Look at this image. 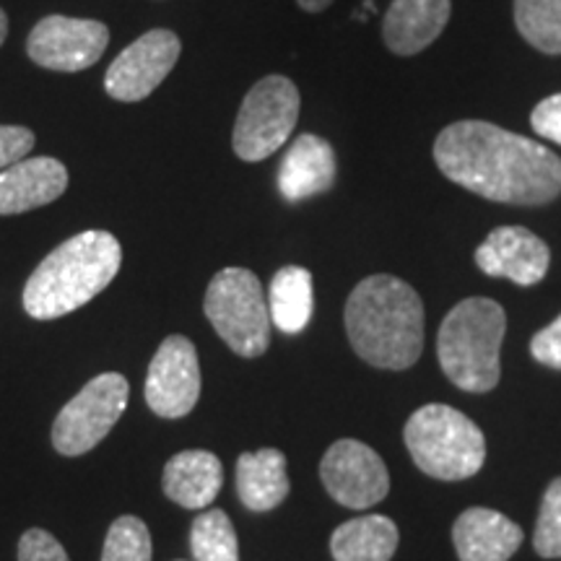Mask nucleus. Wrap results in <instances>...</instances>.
<instances>
[{"label": "nucleus", "instance_id": "obj_1", "mask_svg": "<svg viewBox=\"0 0 561 561\" xmlns=\"http://www.w3.org/2000/svg\"><path fill=\"white\" fill-rule=\"evenodd\" d=\"M447 180L486 201L543 206L561 195V159L549 146L486 121L447 125L434 140Z\"/></svg>", "mask_w": 561, "mask_h": 561}, {"label": "nucleus", "instance_id": "obj_2", "mask_svg": "<svg viewBox=\"0 0 561 561\" xmlns=\"http://www.w3.org/2000/svg\"><path fill=\"white\" fill-rule=\"evenodd\" d=\"M348 343L377 369H409L424 351V305L405 280L377 273L346 301Z\"/></svg>", "mask_w": 561, "mask_h": 561}, {"label": "nucleus", "instance_id": "obj_3", "mask_svg": "<svg viewBox=\"0 0 561 561\" xmlns=\"http://www.w3.org/2000/svg\"><path fill=\"white\" fill-rule=\"evenodd\" d=\"M123 265L115 234L89 229L42 261L24 286V310L34 320H58L107 289Z\"/></svg>", "mask_w": 561, "mask_h": 561}, {"label": "nucleus", "instance_id": "obj_4", "mask_svg": "<svg viewBox=\"0 0 561 561\" xmlns=\"http://www.w3.org/2000/svg\"><path fill=\"white\" fill-rule=\"evenodd\" d=\"M504 331L507 314L494 299L471 297L455 305L437 335V356L447 380L466 392L494 390L502 377Z\"/></svg>", "mask_w": 561, "mask_h": 561}, {"label": "nucleus", "instance_id": "obj_5", "mask_svg": "<svg viewBox=\"0 0 561 561\" xmlns=\"http://www.w3.org/2000/svg\"><path fill=\"white\" fill-rule=\"evenodd\" d=\"M403 439L413 462L439 481L471 479L486 460V442L479 424L445 403H430L413 411Z\"/></svg>", "mask_w": 561, "mask_h": 561}, {"label": "nucleus", "instance_id": "obj_6", "mask_svg": "<svg viewBox=\"0 0 561 561\" xmlns=\"http://www.w3.org/2000/svg\"><path fill=\"white\" fill-rule=\"evenodd\" d=\"M203 312L219 339L244 359L271 346V310L263 284L248 268H224L208 284Z\"/></svg>", "mask_w": 561, "mask_h": 561}, {"label": "nucleus", "instance_id": "obj_7", "mask_svg": "<svg viewBox=\"0 0 561 561\" xmlns=\"http://www.w3.org/2000/svg\"><path fill=\"white\" fill-rule=\"evenodd\" d=\"M299 121V89L286 76H265L248 91L231 146L242 161H263L291 138Z\"/></svg>", "mask_w": 561, "mask_h": 561}, {"label": "nucleus", "instance_id": "obj_8", "mask_svg": "<svg viewBox=\"0 0 561 561\" xmlns=\"http://www.w3.org/2000/svg\"><path fill=\"white\" fill-rule=\"evenodd\" d=\"M130 385L117 371H104L62 405L53 424V447L66 458L94 450L123 416Z\"/></svg>", "mask_w": 561, "mask_h": 561}, {"label": "nucleus", "instance_id": "obj_9", "mask_svg": "<svg viewBox=\"0 0 561 561\" xmlns=\"http://www.w3.org/2000/svg\"><path fill=\"white\" fill-rule=\"evenodd\" d=\"M328 494L348 510H369L390 491V473L380 455L359 439H339L320 462Z\"/></svg>", "mask_w": 561, "mask_h": 561}, {"label": "nucleus", "instance_id": "obj_10", "mask_svg": "<svg viewBox=\"0 0 561 561\" xmlns=\"http://www.w3.org/2000/svg\"><path fill=\"white\" fill-rule=\"evenodd\" d=\"M110 45V30L94 19L47 16L26 39V53L39 68L79 73L94 66Z\"/></svg>", "mask_w": 561, "mask_h": 561}, {"label": "nucleus", "instance_id": "obj_11", "mask_svg": "<svg viewBox=\"0 0 561 561\" xmlns=\"http://www.w3.org/2000/svg\"><path fill=\"white\" fill-rule=\"evenodd\" d=\"M182 53L180 37L170 30H151L117 55L104 76V91L117 102H140L172 73Z\"/></svg>", "mask_w": 561, "mask_h": 561}, {"label": "nucleus", "instance_id": "obj_12", "mask_svg": "<svg viewBox=\"0 0 561 561\" xmlns=\"http://www.w3.org/2000/svg\"><path fill=\"white\" fill-rule=\"evenodd\" d=\"M201 398L198 351L185 335H170L157 348L146 377V403L161 419H182Z\"/></svg>", "mask_w": 561, "mask_h": 561}, {"label": "nucleus", "instance_id": "obj_13", "mask_svg": "<svg viewBox=\"0 0 561 561\" xmlns=\"http://www.w3.org/2000/svg\"><path fill=\"white\" fill-rule=\"evenodd\" d=\"M476 265L486 276L510 278L517 286H536L549 273L551 250L530 229L500 227L479 244Z\"/></svg>", "mask_w": 561, "mask_h": 561}, {"label": "nucleus", "instance_id": "obj_14", "mask_svg": "<svg viewBox=\"0 0 561 561\" xmlns=\"http://www.w3.org/2000/svg\"><path fill=\"white\" fill-rule=\"evenodd\" d=\"M68 187V170L58 159H21L0 172V216H16L58 201Z\"/></svg>", "mask_w": 561, "mask_h": 561}, {"label": "nucleus", "instance_id": "obj_15", "mask_svg": "<svg viewBox=\"0 0 561 561\" xmlns=\"http://www.w3.org/2000/svg\"><path fill=\"white\" fill-rule=\"evenodd\" d=\"M453 543L460 561H510L520 549L523 530L502 512L471 507L455 520Z\"/></svg>", "mask_w": 561, "mask_h": 561}, {"label": "nucleus", "instance_id": "obj_16", "mask_svg": "<svg viewBox=\"0 0 561 561\" xmlns=\"http://www.w3.org/2000/svg\"><path fill=\"white\" fill-rule=\"evenodd\" d=\"M335 182V151L325 138L305 133L286 151L278 170V191L286 201L299 203L322 195Z\"/></svg>", "mask_w": 561, "mask_h": 561}, {"label": "nucleus", "instance_id": "obj_17", "mask_svg": "<svg viewBox=\"0 0 561 561\" xmlns=\"http://www.w3.org/2000/svg\"><path fill=\"white\" fill-rule=\"evenodd\" d=\"M450 0H392L382 21L385 45L396 55H416L445 32Z\"/></svg>", "mask_w": 561, "mask_h": 561}, {"label": "nucleus", "instance_id": "obj_18", "mask_svg": "<svg viewBox=\"0 0 561 561\" xmlns=\"http://www.w3.org/2000/svg\"><path fill=\"white\" fill-rule=\"evenodd\" d=\"M164 494L185 510H206L224 486V466L208 450L178 453L161 473Z\"/></svg>", "mask_w": 561, "mask_h": 561}, {"label": "nucleus", "instance_id": "obj_19", "mask_svg": "<svg viewBox=\"0 0 561 561\" xmlns=\"http://www.w3.org/2000/svg\"><path fill=\"white\" fill-rule=\"evenodd\" d=\"M237 494L252 512L276 510L289 496V473L280 450L265 447L257 453H244L237 460Z\"/></svg>", "mask_w": 561, "mask_h": 561}, {"label": "nucleus", "instance_id": "obj_20", "mask_svg": "<svg viewBox=\"0 0 561 561\" xmlns=\"http://www.w3.org/2000/svg\"><path fill=\"white\" fill-rule=\"evenodd\" d=\"M398 549V528L385 515H364L343 523L331 536L335 561H390Z\"/></svg>", "mask_w": 561, "mask_h": 561}, {"label": "nucleus", "instance_id": "obj_21", "mask_svg": "<svg viewBox=\"0 0 561 561\" xmlns=\"http://www.w3.org/2000/svg\"><path fill=\"white\" fill-rule=\"evenodd\" d=\"M271 322L284 333H301L312 320L314 291L312 273L301 265H286L271 280Z\"/></svg>", "mask_w": 561, "mask_h": 561}, {"label": "nucleus", "instance_id": "obj_22", "mask_svg": "<svg viewBox=\"0 0 561 561\" xmlns=\"http://www.w3.org/2000/svg\"><path fill=\"white\" fill-rule=\"evenodd\" d=\"M515 26L536 50L561 55V0H515Z\"/></svg>", "mask_w": 561, "mask_h": 561}, {"label": "nucleus", "instance_id": "obj_23", "mask_svg": "<svg viewBox=\"0 0 561 561\" xmlns=\"http://www.w3.org/2000/svg\"><path fill=\"white\" fill-rule=\"evenodd\" d=\"M191 549L195 561H240V543L227 512L206 510L195 517Z\"/></svg>", "mask_w": 561, "mask_h": 561}, {"label": "nucleus", "instance_id": "obj_24", "mask_svg": "<svg viewBox=\"0 0 561 561\" xmlns=\"http://www.w3.org/2000/svg\"><path fill=\"white\" fill-rule=\"evenodd\" d=\"M151 533L144 520L123 515L110 525L102 561H151Z\"/></svg>", "mask_w": 561, "mask_h": 561}, {"label": "nucleus", "instance_id": "obj_25", "mask_svg": "<svg viewBox=\"0 0 561 561\" xmlns=\"http://www.w3.org/2000/svg\"><path fill=\"white\" fill-rule=\"evenodd\" d=\"M533 546L538 557L561 559V479H553L546 489Z\"/></svg>", "mask_w": 561, "mask_h": 561}, {"label": "nucleus", "instance_id": "obj_26", "mask_svg": "<svg viewBox=\"0 0 561 561\" xmlns=\"http://www.w3.org/2000/svg\"><path fill=\"white\" fill-rule=\"evenodd\" d=\"M19 561H70L53 533L32 528L19 541Z\"/></svg>", "mask_w": 561, "mask_h": 561}, {"label": "nucleus", "instance_id": "obj_27", "mask_svg": "<svg viewBox=\"0 0 561 561\" xmlns=\"http://www.w3.org/2000/svg\"><path fill=\"white\" fill-rule=\"evenodd\" d=\"M34 149V133L21 125H0V170L26 159Z\"/></svg>", "mask_w": 561, "mask_h": 561}, {"label": "nucleus", "instance_id": "obj_28", "mask_svg": "<svg viewBox=\"0 0 561 561\" xmlns=\"http://www.w3.org/2000/svg\"><path fill=\"white\" fill-rule=\"evenodd\" d=\"M533 359L541 362L543 367L561 369V314L543 331H538L530 341Z\"/></svg>", "mask_w": 561, "mask_h": 561}, {"label": "nucleus", "instance_id": "obj_29", "mask_svg": "<svg viewBox=\"0 0 561 561\" xmlns=\"http://www.w3.org/2000/svg\"><path fill=\"white\" fill-rule=\"evenodd\" d=\"M530 125L538 136L561 146V94L546 96L543 102H538L530 115Z\"/></svg>", "mask_w": 561, "mask_h": 561}, {"label": "nucleus", "instance_id": "obj_30", "mask_svg": "<svg viewBox=\"0 0 561 561\" xmlns=\"http://www.w3.org/2000/svg\"><path fill=\"white\" fill-rule=\"evenodd\" d=\"M297 3H299L301 9H305V11H310V13H320V11H325L328 5L333 3V0H297Z\"/></svg>", "mask_w": 561, "mask_h": 561}, {"label": "nucleus", "instance_id": "obj_31", "mask_svg": "<svg viewBox=\"0 0 561 561\" xmlns=\"http://www.w3.org/2000/svg\"><path fill=\"white\" fill-rule=\"evenodd\" d=\"M5 37H9V16H5V11L0 9V47H3Z\"/></svg>", "mask_w": 561, "mask_h": 561}]
</instances>
